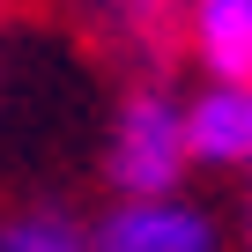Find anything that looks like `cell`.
Instances as JSON below:
<instances>
[{
  "instance_id": "obj_1",
  "label": "cell",
  "mask_w": 252,
  "mask_h": 252,
  "mask_svg": "<svg viewBox=\"0 0 252 252\" xmlns=\"http://www.w3.org/2000/svg\"><path fill=\"white\" fill-rule=\"evenodd\" d=\"M111 186L119 200H171L178 178L193 171L186 163V126H178V96L163 89H134L111 119Z\"/></svg>"
},
{
  "instance_id": "obj_2",
  "label": "cell",
  "mask_w": 252,
  "mask_h": 252,
  "mask_svg": "<svg viewBox=\"0 0 252 252\" xmlns=\"http://www.w3.org/2000/svg\"><path fill=\"white\" fill-rule=\"evenodd\" d=\"M89 252H222V230L208 208L193 200H119L111 215H96Z\"/></svg>"
},
{
  "instance_id": "obj_3",
  "label": "cell",
  "mask_w": 252,
  "mask_h": 252,
  "mask_svg": "<svg viewBox=\"0 0 252 252\" xmlns=\"http://www.w3.org/2000/svg\"><path fill=\"white\" fill-rule=\"evenodd\" d=\"M178 126H186V163H200V171H237V163L252 156V89L200 82V89L178 104Z\"/></svg>"
},
{
  "instance_id": "obj_4",
  "label": "cell",
  "mask_w": 252,
  "mask_h": 252,
  "mask_svg": "<svg viewBox=\"0 0 252 252\" xmlns=\"http://www.w3.org/2000/svg\"><path fill=\"white\" fill-rule=\"evenodd\" d=\"M186 45L208 82L252 89V0H186Z\"/></svg>"
},
{
  "instance_id": "obj_5",
  "label": "cell",
  "mask_w": 252,
  "mask_h": 252,
  "mask_svg": "<svg viewBox=\"0 0 252 252\" xmlns=\"http://www.w3.org/2000/svg\"><path fill=\"white\" fill-rule=\"evenodd\" d=\"M0 252H89V230L60 208H30L0 222Z\"/></svg>"
},
{
  "instance_id": "obj_6",
  "label": "cell",
  "mask_w": 252,
  "mask_h": 252,
  "mask_svg": "<svg viewBox=\"0 0 252 252\" xmlns=\"http://www.w3.org/2000/svg\"><path fill=\"white\" fill-rule=\"evenodd\" d=\"M141 8H171V0H141ZM178 8H186V0H178Z\"/></svg>"
},
{
  "instance_id": "obj_7",
  "label": "cell",
  "mask_w": 252,
  "mask_h": 252,
  "mask_svg": "<svg viewBox=\"0 0 252 252\" xmlns=\"http://www.w3.org/2000/svg\"><path fill=\"white\" fill-rule=\"evenodd\" d=\"M245 163H252V156H245Z\"/></svg>"
}]
</instances>
